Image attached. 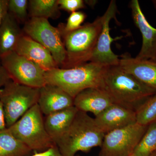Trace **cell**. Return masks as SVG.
Segmentation results:
<instances>
[{
    "label": "cell",
    "mask_w": 156,
    "mask_h": 156,
    "mask_svg": "<svg viewBox=\"0 0 156 156\" xmlns=\"http://www.w3.org/2000/svg\"><path fill=\"white\" fill-rule=\"evenodd\" d=\"M101 88L113 103L135 111L156 90L144 84L119 65L106 67Z\"/></svg>",
    "instance_id": "1"
},
{
    "label": "cell",
    "mask_w": 156,
    "mask_h": 156,
    "mask_svg": "<svg viewBox=\"0 0 156 156\" xmlns=\"http://www.w3.org/2000/svg\"><path fill=\"white\" fill-rule=\"evenodd\" d=\"M105 135L95 119L78 110L69 127L55 144L62 156H75L80 151L88 152L101 146Z\"/></svg>",
    "instance_id": "2"
},
{
    "label": "cell",
    "mask_w": 156,
    "mask_h": 156,
    "mask_svg": "<svg viewBox=\"0 0 156 156\" xmlns=\"http://www.w3.org/2000/svg\"><path fill=\"white\" fill-rule=\"evenodd\" d=\"M106 67L89 62L72 68L46 71L45 79L47 84L59 87L74 98L85 89L101 88Z\"/></svg>",
    "instance_id": "3"
},
{
    "label": "cell",
    "mask_w": 156,
    "mask_h": 156,
    "mask_svg": "<svg viewBox=\"0 0 156 156\" xmlns=\"http://www.w3.org/2000/svg\"><path fill=\"white\" fill-rule=\"evenodd\" d=\"M103 16L93 22L87 23L72 31L65 32L58 27L66 50L63 69L75 67L90 61L102 29Z\"/></svg>",
    "instance_id": "4"
},
{
    "label": "cell",
    "mask_w": 156,
    "mask_h": 156,
    "mask_svg": "<svg viewBox=\"0 0 156 156\" xmlns=\"http://www.w3.org/2000/svg\"><path fill=\"white\" fill-rule=\"evenodd\" d=\"M43 115L37 104L8 128L16 138L31 150L39 152L56 145L46 131Z\"/></svg>",
    "instance_id": "5"
},
{
    "label": "cell",
    "mask_w": 156,
    "mask_h": 156,
    "mask_svg": "<svg viewBox=\"0 0 156 156\" xmlns=\"http://www.w3.org/2000/svg\"><path fill=\"white\" fill-rule=\"evenodd\" d=\"M40 89L21 85L10 80L0 89L6 127L9 128L33 106L38 103Z\"/></svg>",
    "instance_id": "6"
},
{
    "label": "cell",
    "mask_w": 156,
    "mask_h": 156,
    "mask_svg": "<svg viewBox=\"0 0 156 156\" xmlns=\"http://www.w3.org/2000/svg\"><path fill=\"white\" fill-rule=\"evenodd\" d=\"M22 30L26 35L47 48L58 67L63 68L66 53L58 27L51 25L48 19L32 17L24 23Z\"/></svg>",
    "instance_id": "7"
},
{
    "label": "cell",
    "mask_w": 156,
    "mask_h": 156,
    "mask_svg": "<svg viewBox=\"0 0 156 156\" xmlns=\"http://www.w3.org/2000/svg\"><path fill=\"white\" fill-rule=\"evenodd\" d=\"M147 127L135 123L107 133L101 146L100 156L131 155Z\"/></svg>",
    "instance_id": "8"
},
{
    "label": "cell",
    "mask_w": 156,
    "mask_h": 156,
    "mask_svg": "<svg viewBox=\"0 0 156 156\" xmlns=\"http://www.w3.org/2000/svg\"><path fill=\"white\" fill-rule=\"evenodd\" d=\"M0 59L1 65L7 71L11 80L15 83L39 89L47 84L45 71L16 52L8 53Z\"/></svg>",
    "instance_id": "9"
},
{
    "label": "cell",
    "mask_w": 156,
    "mask_h": 156,
    "mask_svg": "<svg viewBox=\"0 0 156 156\" xmlns=\"http://www.w3.org/2000/svg\"><path fill=\"white\" fill-rule=\"evenodd\" d=\"M117 12L116 2L111 1L103 15L102 29L98 37L95 50L90 61L104 67L119 65L120 58L112 51V42L114 41L110 34L111 20L115 17Z\"/></svg>",
    "instance_id": "10"
},
{
    "label": "cell",
    "mask_w": 156,
    "mask_h": 156,
    "mask_svg": "<svg viewBox=\"0 0 156 156\" xmlns=\"http://www.w3.org/2000/svg\"><path fill=\"white\" fill-rule=\"evenodd\" d=\"M130 8L134 24L139 29L142 37L141 49L135 58L140 59L155 60L156 29L148 22L137 0L131 1Z\"/></svg>",
    "instance_id": "11"
},
{
    "label": "cell",
    "mask_w": 156,
    "mask_h": 156,
    "mask_svg": "<svg viewBox=\"0 0 156 156\" xmlns=\"http://www.w3.org/2000/svg\"><path fill=\"white\" fill-rule=\"evenodd\" d=\"M94 119L98 127L105 134L136 123L135 111L115 103Z\"/></svg>",
    "instance_id": "12"
},
{
    "label": "cell",
    "mask_w": 156,
    "mask_h": 156,
    "mask_svg": "<svg viewBox=\"0 0 156 156\" xmlns=\"http://www.w3.org/2000/svg\"><path fill=\"white\" fill-rule=\"evenodd\" d=\"M15 52L37 64L45 72L59 68L47 48L24 34L20 39Z\"/></svg>",
    "instance_id": "13"
},
{
    "label": "cell",
    "mask_w": 156,
    "mask_h": 156,
    "mask_svg": "<svg viewBox=\"0 0 156 156\" xmlns=\"http://www.w3.org/2000/svg\"><path fill=\"white\" fill-rule=\"evenodd\" d=\"M119 66L148 87L156 90V61L140 59L128 53L121 56Z\"/></svg>",
    "instance_id": "14"
},
{
    "label": "cell",
    "mask_w": 156,
    "mask_h": 156,
    "mask_svg": "<svg viewBox=\"0 0 156 156\" xmlns=\"http://www.w3.org/2000/svg\"><path fill=\"white\" fill-rule=\"evenodd\" d=\"M74 98L57 86L47 84L40 89L38 105L45 115L74 106Z\"/></svg>",
    "instance_id": "15"
},
{
    "label": "cell",
    "mask_w": 156,
    "mask_h": 156,
    "mask_svg": "<svg viewBox=\"0 0 156 156\" xmlns=\"http://www.w3.org/2000/svg\"><path fill=\"white\" fill-rule=\"evenodd\" d=\"M113 103L106 91L102 88H88L74 98V106L78 110L92 113L95 117Z\"/></svg>",
    "instance_id": "16"
},
{
    "label": "cell",
    "mask_w": 156,
    "mask_h": 156,
    "mask_svg": "<svg viewBox=\"0 0 156 156\" xmlns=\"http://www.w3.org/2000/svg\"><path fill=\"white\" fill-rule=\"evenodd\" d=\"M23 34L17 20L7 12L0 24V58L15 52L20 39Z\"/></svg>",
    "instance_id": "17"
},
{
    "label": "cell",
    "mask_w": 156,
    "mask_h": 156,
    "mask_svg": "<svg viewBox=\"0 0 156 156\" xmlns=\"http://www.w3.org/2000/svg\"><path fill=\"white\" fill-rule=\"evenodd\" d=\"M78 111L73 106L46 116L44 119L45 128L55 144L67 130Z\"/></svg>",
    "instance_id": "18"
},
{
    "label": "cell",
    "mask_w": 156,
    "mask_h": 156,
    "mask_svg": "<svg viewBox=\"0 0 156 156\" xmlns=\"http://www.w3.org/2000/svg\"><path fill=\"white\" fill-rule=\"evenodd\" d=\"M31 151L8 128L0 131V156H26Z\"/></svg>",
    "instance_id": "19"
},
{
    "label": "cell",
    "mask_w": 156,
    "mask_h": 156,
    "mask_svg": "<svg viewBox=\"0 0 156 156\" xmlns=\"http://www.w3.org/2000/svg\"><path fill=\"white\" fill-rule=\"evenodd\" d=\"M28 9L30 18L56 19L60 15L58 0H30Z\"/></svg>",
    "instance_id": "20"
},
{
    "label": "cell",
    "mask_w": 156,
    "mask_h": 156,
    "mask_svg": "<svg viewBox=\"0 0 156 156\" xmlns=\"http://www.w3.org/2000/svg\"><path fill=\"white\" fill-rule=\"evenodd\" d=\"M156 151V122L148 126L132 154L134 156H149Z\"/></svg>",
    "instance_id": "21"
},
{
    "label": "cell",
    "mask_w": 156,
    "mask_h": 156,
    "mask_svg": "<svg viewBox=\"0 0 156 156\" xmlns=\"http://www.w3.org/2000/svg\"><path fill=\"white\" fill-rule=\"evenodd\" d=\"M136 122L148 126L156 122V93L145 101L136 110Z\"/></svg>",
    "instance_id": "22"
},
{
    "label": "cell",
    "mask_w": 156,
    "mask_h": 156,
    "mask_svg": "<svg viewBox=\"0 0 156 156\" xmlns=\"http://www.w3.org/2000/svg\"><path fill=\"white\" fill-rule=\"evenodd\" d=\"M28 4L27 0H8V12L19 23H25L28 20Z\"/></svg>",
    "instance_id": "23"
},
{
    "label": "cell",
    "mask_w": 156,
    "mask_h": 156,
    "mask_svg": "<svg viewBox=\"0 0 156 156\" xmlns=\"http://www.w3.org/2000/svg\"><path fill=\"white\" fill-rule=\"evenodd\" d=\"M87 15L82 11H76L71 13L68 18L66 24H60L65 32H70L76 30L82 26L85 21Z\"/></svg>",
    "instance_id": "24"
},
{
    "label": "cell",
    "mask_w": 156,
    "mask_h": 156,
    "mask_svg": "<svg viewBox=\"0 0 156 156\" xmlns=\"http://www.w3.org/2000/svg\"><path fill=\"white\" fill-rule=\"evenodd\" d=\"M58 4L60 9L71 13L86 7L83 0H58Z\"/></svg>",
    "instance_id": "25"
},
{
    "label": "cell",
    "mask_w": 156,
    "mask_h": 156,
    "mask_svg": "<svg viewBox=\"0 0 156 156\" xmlns=\"http://www.w3.org/2000/svg\"><path fill=\"white\" fill-rule=\"evenodd\" d=\"M32 156H63L60 153L56 145L50 148L47 150L35 153Z\"/></svg>",
    "instance_id": "26"
},
{
    "label": "cell",
    "mask_w": 156,
    "mask_h": 156,
    "mask_svg": "<svg viewBox=\"0 0 156 156\" xmlns=\"http://www.w3.org/2000/svg\"><path fill=\"white\" fill-rule=\"evenodd\" d=\"M11 80L7 71L2 65L0 64V89Z\"/></svg>",
    "instance_id": "27"
},
{
    "label": "cell",
    "mask_w": 156,
    "mask_h": 156,
    "mask_svg": "<svg viewBox=\"0 0 156 156\" xmlns=\"http://www.w3.org/2000/svg\"><path fill=\"white\" fill-rule=\"evenodd\" d=\"M8 0H0V24L3 17L8 12Z\"/></svg>",
    "instance_id": "28"
},
{
    "label": "cell",
    "mask_w": 156,
    "mask_h": 156,
    "mask_svg": "<svg viewBox=\"0 0 156 156\" xmlns=\"http://www.w3.org/2000/svg\"><path fill=\"white\" fill-rule=\"evenodd\" d=\"M7 128L5 118V112L2 102L0 101V131Z\"/></svg>",
    "instance_id": "29"
},
{
    "label": "cell",
    "mask_w": 156,
    "mask_h": 156,
    "mask_svg": "<svg viewBox=\"0 0 156 156\" xmlns=\"http://www.w3.org/2000/svg\"><path fill=\"white\" fill-rule=\"evenodd\" d=\"M85 3L87 4V5H89V6H94L95 5V3H96L97 1H84Z\"/></svg>",
    "instance_id": "30"
},
{
    "label": "cell",
    "mask_w": 156,
    "mask_h": 156,
    "mask_svg": "<svg viewBox=\"0 0 156 156\" xmlns=\"http://www.w3.org/2000/svg\"><path fill=\"white\" fill-rule=\"evenodd\" d=\"M152 3L153 4L155 9H156V0H154V1H152Z\"/></svg>",
    "instance_id": "31"
},
{
    "label": "cell",
    "mask_w": 156,
    "mask_h": 156,
    "mask_svg": "<svg viewBox=\"0 0 156 156\" xmlns=\"http://www.w3.org/2000/svg\"><path fill=\"white\" fill-rule=\"evenodd\" d=\"M149 156H156V151L154 152L152 154H151Z\"/></svg>",
    "instance_id": "32"
},
{
    "label": "cell",
    "mask_w": 156,
    "mask_h": 156,
    "mask_svg": "<svg viewBox=\"0 0 156 156\" xmlns=\"http://www.w3.org/2000/svg\"><path fill=\"white\" fill-rule=\"evenodd\" d=\"M134 156L133 155H130V156Z\"/></svg>",
    "instance_id": "33"
},
{
    "label": "cell",
    "mask_w": 156,
    "mask_h": 156,
    "mask_svg": "<svg viewBox=\"0 0 156 156\" xmlns=\"http://www.w3.org/2000/svg\"></svg>",
    "instance_id": "34"
}]
</instances>
